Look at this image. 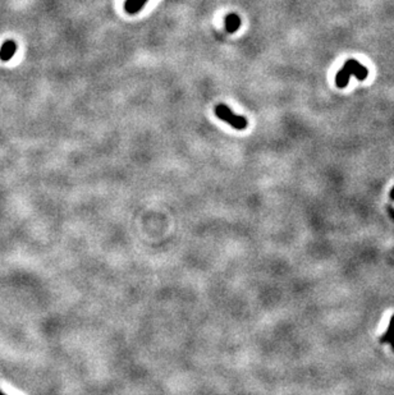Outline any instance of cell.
Segmentation results:
<instances>
[{
  "label": "cell",
  "instance_id": "4",
  "mask_svg": "<svg viewBox=\"0 0 394 395\" xmlns=\"http://www.w3.org/2000/svg\"><path fill=\"white\" fill-rule=\"evenodd\" d=\"M149 0H125L124 11L127 14H137Z\"/></svg>",
  "mask_w": 394,
  "mask_h": 395
},
{
  "label": "cell",
  "instance_id": "1",
  "mask_svg": "<svg viewBox=\"0 0 394 395\" xmlns=\"http://www.w3.org/2000/svg\"><path fill=\"white\" fill-rule=\"evenodd\" d=\"M369 74V71L365 65H362L361 63H359L355 59H348L345 62V64L343 65V68L335 76V84H337L339 89H344L345 86L349 82V77L355 76L359 81H365Z\"/></svg>",
  "mask_w": 394,
  "mask_h": 395
},
{
  "label": "cell",
  "instance_id": "2",
  "mask_svg": "<svg viewBox=\"0 0 394 395\" xmlns=\"http://www.w3.org/2000/svg\"><path fill=\"white\" fill-rule=\"evenodd\" d=\"M214 113L217 118L223 122H226L227 124L231 125L232 128L237 130H243L247 128L248 120L246 119L242 115H237L233 111L231 110V108L224 104H219L214 108Z\"/></svg>",
  "mask_w": 394,
  "mask_h": 395
},
{
  "label": "cell",
  "instance_id": "3",
  "mask_svg": "<svg viewBox=\"0 0 394 395\" xmlns=\"http://www.w3.org/2000/svg\"><path fill=\"white\" fill-rule=\"evenodd\" d=\"M17 52V43L14 41L8 40L2 45L0 48V59L3 60V62H8L13 58V55L16 54Z\"/></svg>",
  "mask_w": 394,
  "mask_h": 395
},
{
  "label": "cell",
  "instance_id": "6",
  "mask_svg": "<svg viewBox=\"0 0 394 395\" xmlns=\"http://www.w3.org/2000/svg\"><path fill=\"white\" fill-rule=\"evenodd\" d=\"M380 341L381 343H389L391 345V348L394 349V316L390 319L388 330H386V333L384 334L383 338L380 339Z\"/></svg>",
  "mask_w": 394,
  "mask_h": 395
},
{
  "label": "cell",
  "instance_id": "5",
  "mask_svg": "<svg viewBox=\"0 0 394 395\" xmlns=\"http://www.w3.org/2000/svg\"><path fill=\"white\" fill-rule=\"evenodd\" d=\"M224 26H226L227 32H236V31L241 27V18L234 13L228 14V16L226 17V19H224Z\"/></svg>",
  "mask_w": 394,
  "mask_h": 395
},
{
  "label": "cell",
  "instance_id": "7",
  "mask_svg": "<svg viewBox=\"0 0 394 395\" xmlns=\"http://www.w3.org/2000/svg\"><path fill=\"white\" fill-rule=\"evenodd\" d=\"M390 196H391V198H393V200H394V188H393V190H391V192H390Z\"/></svg>",
  "mask_w": 394,
  "mask_h": 395
},
{
  "label": "cell",
  "instance_id": "8",
  "mask_svg": "<svg viewBox=\"0 0 394 395\" xmlns=\"http://www.w3.org/2000/svg\"><path fill=\"white\" fill-rule=\"evenodd\" d=\"M0 395H7V394H4V392L2 391V390H0Z\"/></svg>",
  "mask_w": 394,
  "mask_h": 395
}]
</instances>
